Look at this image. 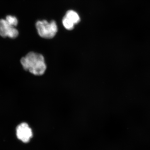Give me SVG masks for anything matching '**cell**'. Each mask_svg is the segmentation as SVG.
<instances>
[{
	"instance_id": "8992f818",
	"label": "cell",
	"mask_w": 150,
	"mask_h": 150,
	"mask_svg": "<svg viewBox=\"0 0 150 150\" xmlns=\"http://www.w3.org/2000/svg\"><path fill=\"white\" fill-rule=\"evenodd\" d=\"M62 23L65 28L68 30H72L74 27L75 24L66 16H64L63 18Z\"/></svg>"
},
{
	"instance_id": "5b68a950",
	"label": "cell",
	"mask_w": 150,
	"mask_h": 150,
	"mask_svg": "<svg viewBox=\"0 0 150 150\" xmlns=\"http://www.w3.org/2000/svg\"><path fill=\"white\" fill-rule=\"evenodd\" d=\"M65 16L69 18L74 24H76L80 21L79 16L76 11L73 10H69L67 12Z\"/></svg>"
},
{
	"instance_id": "52a82bcc",
	"label": "cell",
	"mask_w": 150,
	"mask_h": 150,
	"mask_svg": "<svg viewBox=\"0 0 150 150\" xmlns=\"http://www.w3.org/2000/svg\"><path fill=\"white\" fill-rule=\"evenodd\" d=\"M6 21L11 26L15 27L18 23V21L16 17L8 15L6 17Z\"/></svg>"
},
{
	"instance_id": "7a4b0ae2",
	"label": "cell",
	"mask_w": 150,
	"mask_h": 150,
	"mask_svg": "<svg viewBox=\"0 0 150 150\" xmlns=\"http://www.w3.org/2000/svg\"><path fill=\"white\" fill-rule=\"evenodd\" d=\"M36 28L40 37L46 39L53 38L58 31L57 24L54 21L50 23L46 20L39 21L36 22Z\"/></svg>"
},
{
	"instance_id": "3957f363",
	"label": "cell",
	"mask_w": 150,
	"mask_h": 150,
	"mask_svg": "<svg viewBox=\"0 0 150 150\" xmlns=\"http://www.w3.org/2000/svg\"><path fill=\"white\" fill-rule=\"evenodd\" d=\"M18 30L13 26H11L5 19H0V35L3 37H8L11 38H15L18 36Z\"/></svg>"
},
{
	"instance_id": "277c9868",
	"label": "cell",
	"mask_w": 150,
	"mask_h": 150,
	"mask_svg": "<svg viewBox=\"0 0 150 150\" xmlns=\"http://www.w3.org/2000/svg\"><path fill=\"white\" fill-rule=\"evenodd\" d=\"M16 135L19 139L24 143L29 142L33 137L32 129L27 123H23L16 128Z\"/></svg>"
},
{
	"instance_id": "6da1fadb",
	"label": "cell",
	"mask_w": 150,
	"mask_h": 150,
	"mask_svg": "<svg viewBox=\"0 0 150 150\" xmlns=\"http://www.w3.org/2000/svg\"><path fill=\"white\" fill-rule=\"evenodd\" d=\"M21 63L25 70L35 76L43 75L47 68L43 55L34 52H29L22 58Z\"/></svg>"
}]
</instances>
